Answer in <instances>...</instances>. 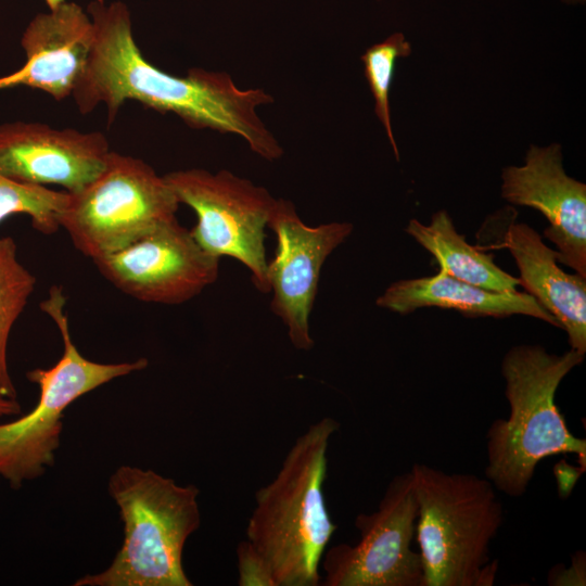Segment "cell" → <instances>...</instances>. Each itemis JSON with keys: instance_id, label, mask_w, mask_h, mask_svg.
<instances>
[{"instance_id": "13", "label": "cell", "mask_w": 586, "mask_h": 586, "mask_svg": "<svg viewBox=\"0 0 586 586\" xmlns=\"http://www.w3.org/2000/svg\"><path fill=\"white\" fill-rule=\"evenodd\" d=\"M111 151L100 131L27 122L0 125V173L22 183L78 192L103 170Z\"/></svg>"}, {"instance_id": "17", "label": "cell", "mask_w": 586, "mask_h": 586, "mask_svg": "<svg viewBox=\"0 0 586 586\" xmlns=\"http://www.w3.org/2000/svg\"><path fill=\"white\" fill-rule=\"evenodd\" d=\"M405 231L435 258L441 272L492 292H514L520 285L493 254L470 245L444 209L434 213L428 225L410 219Z\"/></svg>"}, {"instance_id": "19", "label": "cell", "mask_w": 586, "mask_h": 586, "mask_svg": "<svg viewBox=\"0 0 586 586\" xmlns=\"http://www.w3.org/2000/svg\"><path fill=\"white\" fill-rule=\"evenodd\" d=\"M411 51V43L403 33L396 31L383 41L369 47L360 58L365 77L374 99V113L385 129L397 161L399 152L391 123L390 91L397 61L409 56Z\"/></svg>"}, {"instance_id": "18", "label": "cell", "mask_w": 586, "mask_h": 586, "mask_svg": "<svg viewBox=\"0 0 586 586\" xmlns=\"http://www.w3.org/2000/svg\"><path fill=\"white\" fill-rule=\"evenodd\" d=\"M35 285V276L17 257L14 239L0 237V391L12 398H16V388L8 367L9 337Z\"/></svg>"}, {"instance_id": "3", "label": "cell", "mask_w": 586, "mask_h": 586, "mask_svg": "<svg viewBox=\"0 0 586 586\" xmlns=\"http://www.w3.org/2000/svg\"><path fill=\"white\" fill-rule=\"evenodd\" d=\"M585 355L569 349L560 355L538 344L512 346L501 361L509 416L492 422L486 434L484 469L497 491L524 495L537 464L559 454L577 455L585 469L586 441L568 429L556 404L562 380Z\"/></svg>"}, {"instance_id": "11", "label": "cell", "mask_w": 586, "mask_h": 586, "mask_svg": "<svg viewBox=\"0 0 586 586\" xmlns=\"http://www.w3.org/2000/svg\"><path fill=\"white\" fill-rule=\"evenodd\" d=\"M267 227L277 237L276 255L267 267L271 310L286 326L292 345L309 351L314 346L309 316L322 265L354 226L345 221L307 226L291 201L277 199Z\"/></svg>"}, {"instance_id": "9", "label": "cell", "mask_w": 586, "mask_h": 586, "mask_svg": "<svg viewBox=\"0 0 586 586\" xmlns=\"http://www.w3.org/2000/svg\"><path fill=\"white\" fill-rule=\"evenodd\" d=\"M417 517L409 471L392 479L375 511L356 517L359 540L355 545L343 543L328 549L320 585L424 586L420 553L411 548Z\"/></svg>"}, {"instance_id": "8", "label": "cell", "mask_w": 586, "mask_h": 586, "mask_svg": "<svg viewBox=\"0 0 586 586\" xmlns=\"http://www.w3.org/2000/svg\"><path fill=\"white\" fill-rule=\"evenodd\" d=\"M164 178L179 203L196 214L190 232L199 245L218 258L229 256L242 263L256 289L269 293L264 241L277 199L265 187L227 169L215 174L180 169Z\"/></svg>"}, {"instance_id": "24", "label": "cell", "mask_w": 586, "mask_h": 586, "mask_svg": "<svg viewBox=\"0 0 586 586\" xmlns=\"http://www.w3.org/2000/svg\"><path fill=\"white\" fill-rule=\"evenodd\" d=\"M563 2L565 3H569V4H575V3H584L585 0H562Z\"/></svg>"}, {"instance_id": "10", "label": "cell", "mask_w": 586, "mask_h": 586, "mask_svg": "<svg viewBox=\"0 0 586 586\" xmlns=\"http://www.w3.org/2000/svg\"><path fill=\"white\" fill-rule=\"evenodd\" d=\"M93 263L123 293L165 305L192 300L219 273V258L203 250L177 218Z\"/></svg>"}, {"instance_id": "16", "label": "cell", "mask_w": 586, "mask_h": 586, "mask_svg": "<svg viewBox=\"0 0 586 586\" xmlns=\"http://www.w3.org/2000/svg\"><path fill=\"white\" fill-rule=\"evenodd\" d=\"M377 306L400 315L423 307L457 310L469 317L530 316L560 328L558 321L526 292H492L444 272L391 283Z\"/></svg>"}, {"instance_id": "5", "label": "cell", "mask_w": 586, "mask_h": 586, "mask_svg": "<svg viewBox=\"0 0 586 586\" xmlns=\"http://www.w3.org/2000/svg\"><path fill=\"white\" fill-rule=\"evenodd\" d=\"M410 472L424 586L493 585L498 562L489 548L504 522L495 486L486 477L424 463H415Z\"/></svg>"}, {"instance_id": "23", "label": "cell", "mask_w": 586, "mask_h": 586, "mask_svg": "<svg viewBox=\"0 0 586 586\" xmlns=\"http://www.w3.org/2000/svg\"><path fill=\"white\" fill-rule=\"evenodd\" d=\"M65 0H44L46 4L48 5L49 10L55 9L59 7L62 2ZM99 2H104V0H95Z\"/></svg>"}, {"instance_id": "14", "label": "cell", "mask_w": 586, "mask_h": 586, "mask_svg": "<svg viewBox=\"0 0 586 586\" xmlns=\"http://www.w3.org/2000/svg\"><path fill=\"white\" fill-rule=\"evenodd\" d=\"M93 39L92 20L76 2L64 1L37 14L21 38L26 62L0 77V90L26 86L56 101L71 97L85 73Z\"/></svg>"}, {"instance_id": "2", "label": "cell", "mask_w": 586, "mask_h": 586, "mask_svg": "<svg viewBox=\"0 0 586 586\" xmlns=\"http://www.w3.org/2000/svg\"><path fill=\"white\" fill-rule=\"evenodd\" d=\"M340 424L324 417L297 437L275 479L255 494L246 540L266 563L275 586H318L324 549L336 530L322 486L327 451Z\"/></svg>"}, {"instance_id": "12", "label": "cell", "mask_w": 586, "mask_h": 586, "mask_svg": "<svg viewBox=\"0 0 586 586\" xmlns=\"http://www.w3.org/2000/svg\"><path fill=\"white\" fill-rule=\"evenodd\" d=\"M501 180L502 199L545 216L558 263L586 277V184L565 173L561 145L532 144L524 165L504 168Z\"/></svg>"}, {"instance_id": "1", "label": "cell", "mask_w": 586, "mask_h": 586, "mask_svg": "<svg viewBox=\"0 0 586 586\" xmlns=\"http://www.w3.org/2000/svg\"><path fill=\"white\" fill-rule=\"evenodd\" d=\"M93 27L91 53L72 97L80 113L99 104L111 125L125 101L133 100L160 113H174L189 127L233 133L267 161L283 149L256 112L272 103L264 89L242 90L226 72L192 67L184 76L166 73L141 53L132 35L130 12L120 1L105 5L91 1L87 8Z\"/></svg>"}, {"instance_id": "7", "label": "cell", "mask_w": 586, "mask_h": 586, "mask_svg": "<svg viewBox=\"0 0 586 586\" xmlns=\"http://www.w3.org/2000/svg\"><path fill=\"white\" fill-rule=\"evenodd\" d=\"M179 204L164 176L146 162L111 151L103 170L68 193L58 224L93 262L175 219Z\"/></svg>"}, {"instance_id": "4", "label": "cell", "mask_w": 586, "mask_h": 586, "mask_svg": "<svg viewBox=\"0 0 586 586\" xmlns=\"http://www.w3.org/2000/svg\"><path fill=\"white\" fill-rule=\"evenodd\" d=\"M107 489L124 523L122 547L107 569L74 585L191 586L182 551L200 527L199 488L126 464L112 473Z\"/></svg>"}, {"instance_id": "22", "label": "cell", "mask_w": 586, "mask_h": 586, "mask_svg": "<svg viewBox=\"0 0 586 586\" xmlns=\"http://www.w3.org/2000/svg\"><path fill=\"white\" fill-rule=\"evenodd\" d=\"M21 413V405L16 398L7 396L0 391V418Z\"/></svg>"}, {"instance_id": "15", "label": "cell", "mask_w": 586, "mask_h": 586, "mask_svg": "<svg viewBox=\"0 0 586 586\" xmlns=\"http://www.w3.org/2000/svg\"><path fill=\"white\" fill-rule=\"evenodd\" d=\"M506 247L520 273L519 282L568 334L570 348L586 354V277L568 273L558 263L557 251L525 222H512Z\"/></svg>"}, {"instance_id": "21", "label": "cell", "mask_w": 586, "mask_h": 586, "mask_svg": "<svg viewBox=\"0 0 586 586\" xmlns=\"http://www.w3.org/2000/svg\"><path fill=\"white\" fill-rule=\"evenodd\" d=\"M237 555L239 569V585L275 586L266 563L247 540H243L239 544Z\"/></svg>"}, {"instance_id": "20", "label": "cell", "mask_w": 586, "mask_h": 586, "mask_svg": "<svg viewBox=\"0 0 586 586\" xmlns=\"http://www.w3.org/2000/svg\"><path fill=\"white\" fill-rule=\"evenodd\" d=\"M68 199L66 191L15 181L0 173V224L13 215H26L43 234L60 229L58 218Z\"/></svg>"}, {"instance_id": "6", "label": "cell", "mask_w": 586, "mask_h": 586, "mask_svg": "<svg viewBox=\"0 0 586 586\" xmlns=\"http://www.w3.org/2000/svg\"><path fill=\"white\" fill-rule=\"evenodd\" d=\"M65 305L62 286H51L47 298L40 303V309L56 324L63 341V354L52 367L36 368L26 373L27 379L40 390L33 410L0 424V476L12 487L41 476L54 463L63 413L72 403L116 378L141 371L148 366L145 358L117 364L87 359L72 341Z\"/></svg>"}, {"instance_id": "25", "label": "cell", "mask_w": 586, "mask_h": 586, "mask_svg": "<svg viewBox=\"0 0 586 586\" xmlns=\"http://www.w3.org/2000/svg\"><path fill=\"white\" fill-rule=\"evenodd\" d=\"M378 1H380V0H378Z\"/></svg>"}]
</instances>
